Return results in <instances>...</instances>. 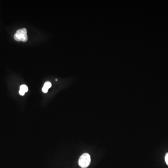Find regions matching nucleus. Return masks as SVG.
<instances>
[{
    "label": "nucleus",
    "instance_id": "1",
    "mask_svg": "<svg viewBox=\"0 0 168 168\" xmlns=\"http://www.w3.org/2000/svg\"><path fill=\"white\" fill-rule=\"evenodd\" d=\"M27 30L25 28L20 29L17 31L14 35V38L16 41L18 42H25L28 40V36L27 35Z\"/></svg>",
    "mask_w": 168,
    "mask_h": 168
},
{
    "label": "nucleus",
    "instance_id": "4",
    "mask_svg": "<svg viewBox=\"0 0 168 168\" xmlns=\"http://www.w3.org/2000/svg\"><path fill=\"white\" fill-rule=\"evenodd\" d=\"M52 86V84L50 82H46L44 84L43 87L42 88V91L44 93H47L48 92V90Z\"/></svg>",
    "mask_w": 168,
    "mask_h": 168
},
{
    "label": "nucleus",
    "instance_id": "2",
    "mask_svg": "<svg viewBox=\"0 0 168 168\" xmlns=\"http://www.w3.org/2000/svg\"><path fill=\"white\" fill-rule=\"evenodd\" d=\"M91 163L90 156L88 153H85L81 156L79 160V165L81 167L86 168L89 166Z\"/></svg>",
    "mask_w": 168,
    "mask_h": 168
},
{
    "label": "nucleus",
    "instance_id": "3",
    "mask_svg": "<svg viewBox=\"0 0 168 168\" xmlns=\"http://www.w3.org/2000/svg\"><path fill=\"white\" fill-rule=\"evenodd\" d=\"M28 91V88L25 85H22L21 86L20 88L19 94L22 96H23L25 92H27Z\"/></svg>",
    "mask_w": 168,
    "mask_h": 168
},
{
    "label": "nucleus",
    "instance_id": "5",
    "mask_svg": "<svg viewBox=\"0 0 168 168\" xmlns=\"http://www.w3.org/2000/svg\"><path fill=\"white\" fill-rule=\"evenodd\" d=\"M165 160H166V163L168 166V153L166 154Z\"/></svg>",
    "mask_w": 168,
    "mask_h": 168
}]
</instances>
